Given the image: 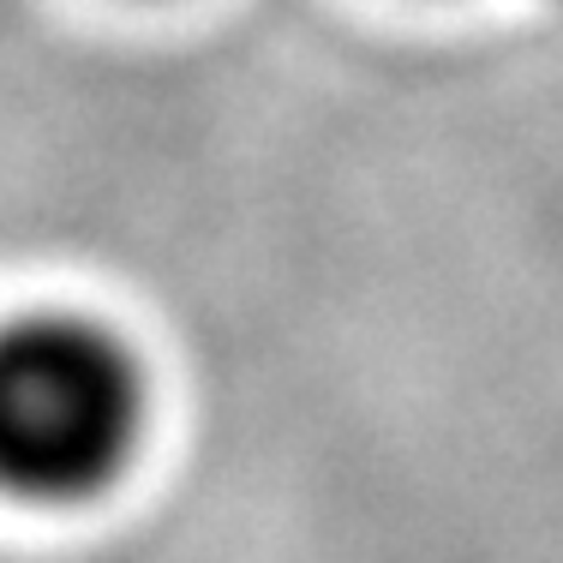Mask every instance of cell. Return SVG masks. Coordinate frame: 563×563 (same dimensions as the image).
<instances>
[{"mask_svg":"<svg viewBox=\"0 0 563 563\" xmlns=\"http://www.w3.org/2000/svg\"><path fill=\"white\" fill-rule=\"evenodd\" d=\"M151 372L120 330L36 312L0 330V492L90 504L139 462Z\"/></svg>","mask_w":563,"mask_h":563,"instance_id":"6da1fadb","label":"cell"}]
</instances>
